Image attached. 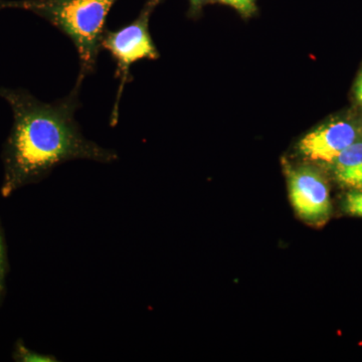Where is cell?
<instances>
[{
    "label": "cell",
    "mask_w": 362,
    "mask_h": 362,
    "mask_svg": "<svg viewBox=\"0 0 362 362\" xmlns=\"http://www.w3.org/2000/svg\"><path fill=\"white\" fill-rule=\"evenodd\" d=\"M82 88L52 103L40 101L25 89L1 88L0 97L13 111V124L2 151L1 194L45 180L59 164L71 160L112 163L118 153L87 139L76 120Z\"/></svg>",
    "instance_id": "6da1fadb"
},
{
    "label": "cell",
    "mask_w": 362,
    "mask_h": 362,
    "mask_svg": "<svg viewBox=\"0 0 362 362\" xmlns=\"http://www.w3.org/2000/svg\"><path fill=\"white\" fill-rule=\"evenodd\" d=\"M118 0H0V11L21 9L44 18L75 45L78 74L76 86L96 71L106 21Z\"/></svg>",
    "instance_id": "7a4b0ae2"
},
{
    "label": "cell",
    "mask_w": 362,
    "mask_h": 362,
    "mask_svg": "<svg viewBox=\"0 0 362 362\" xmlns=\"http://www.w3.org/2000/svg\"><path fill=\"white\" fill-rule=\"evenodd\" d=\"M163 1L165 0H146L134 21L118 30H105L101 47L109 52L115 62V78L119 81L110 115L111 127L118 123L124 90L133 80L131 68L138 62L144 59L153 61L159 58L158 49L150 33L149 21L154 11Z\"/></svg>",
    "instance_id": "3957f363"
},
{
    "label": "cell",
    "mask_w": 362,
    "mask_h": 362,
    "mask_svg": "<svg viewBox=\"0 0 362 362\" xmlns=\"http://www.w3.org/2000/svg\"><path fill=\"white\" fill-rule=\"evenodd\" d=\"M290 201L298 216L308 223L321 225L330 214L329 189L320 173L313 168L289 171Z\"/></svg>",
    "instance_id": "277c9868"
},
{
    "label": "cell",
    "mask_w": 362,
    "mask_h": 362,
    "mask_svg": "<svg viewBox=\"0 0 362 362\" xmlns=\"http://www.w3.org/2000/svg\"><path fill=\"white\" fill-rule=\"evenodd\" d=\"M357 130L346 121H337L308 133L299 143V149L311 160L334 163L338 156L356 142Z\"/></svg>",
    "instance_id": "5b68a950"
},
{
    "label": "cell",
    "mask_w": 362,
    "mask_h": 362,
    "mask_svg": "<svg viewBox=\"0 0 362 362\" xmlns=\"http://www.w3.org/2000/svg\"><path fill=\"white\" fill-rule=\"evenodd\" d=\"M334 173L344 187L362 190V142H354L337 157Z\"/></svg>",
    "instance_id": "8992f818"
},
{
    "label": "cell",
    "mask_w": 362,
    "mask_h": 362,
    "mask_svg": "<svg viewBox=\"0 0 362 362\" xmlns=\"http://www.w3.org/2000/svg\"><path fill=\"white\" fill-rule=\"evenodd\" d=\"M13 359L18 362H57L59 361L56 356L49 354H39L25 346V343L18 340L16 343L13 351Z\"/></svg>",
    "instance_id": "52a82bcc"
},
{
    "label": "cell",
    "mask_w": 362,
    "mask_h": 362,
    "mask_svg": "<svg viewBox=\"0 0 362 362\" xmlns=\"http://www.w3.org/2000/svg\"><path fill=\"white\" fill-rule=\"evenodd\" d=\"M211 2L232 7L244 18H252L258 11L257 0H211Z\"/></svg>",
    "instance_id": "ba28073f"
},
{
    "label": "cell",
    "mask_w": 362,
    "mask_h": 362,
    "mask_svg": "<svg viewBox=\"0 0 362 362\" xmlns=\"http://www.w3.org/2000/svg\"><path fill=\"white\" fill-rule=\"evenodd\" d=\"M345 207L347 213L362 216V190H354L347 194Z\"/></svg>",
    "instance_id": "9c48e42d"
},
{
    "label": "cell",
    "mask_w": 362,
    "mask_h": 362,
    "mask_svg": "<svg viewBox=\"0 0 362 362\" xmlns=\"http://www.w3.org/2000/svg\"><path fill=\"white\" fill-rule=\"evenodd\" d=\"M209 4H211V0H189L188 14H189L190 18H194L201 16L202 9Z\"/></svg>",
    "instance_id": "30bf717a"
},
{
    "label": "cell",
    "mask_w": 362,
    "mask_h": 362,
    "mask_svg": "<svg viewBox=\"0 0 362 362\" xmlns=\"http://www.w3.org/2000/svg\"><path fill=\"white\" fill-rule=\"evenodd\" d=\"M6 274V256L4 240L0 235V283H4Z\"/></svg>",
    "instance_id": "8fae6325"
},
{
    "label": "cell",
    "mask_w": 362,
    "mask_h": 362,
    "mask_svg": "<svg viewBox=\"0 0 362 362\" xmlns=\"http://www.w3.org/2000/svg\"><path fill=\"white\" fill-rule=\"evenodd\" d=\"M354 94H356V101L362 107V71L357 78L356 88H354Z\"/></svg>",
    "instance_id": "7c38bea8"
},
{
    "label": "cell",
    "mask_w": 362,
    "mask_h": 362,
    "mask_svg": "<svg viewBox=\"0 0 362 362\" xmlns=\"http://www.w3.org/2000/svg\"><path fill=\"white\" fill-rule=\"evenodd\" d=\"M4 283H0V298H1L2 292H4Z\"/></svg>",
    "instance_id": "4fadbf2b"
}]
</instances>
